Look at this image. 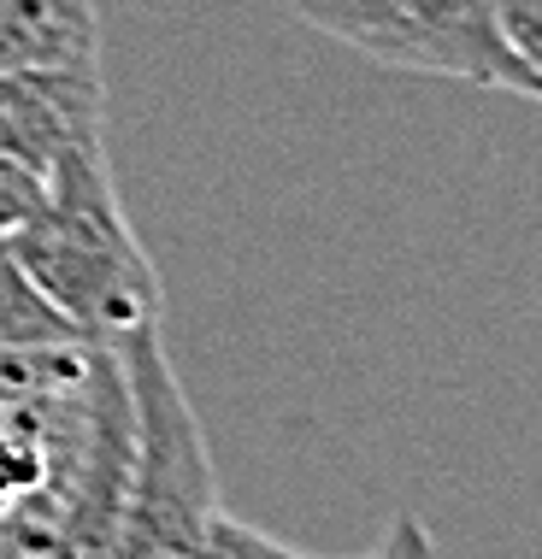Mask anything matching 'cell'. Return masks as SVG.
<instances>
[{
	"label": "cell",
	"instance_id": "8",
	"mask_svg": "<svg viewBox=\"0 0 542 559\" xmlns=\"http://www.w3.org/2000/svg\"><path fill=\"white\" fill-rule=\"evenodd\" d=\"M48 206V171L24 165L19 154H0V241Z\"/></svg>",
	"mask_w": 542,
	"mask_h": 559
},
{
	"label": "cell",
	"instance_id": "10",
	"mask_svg": "<svg viewBox=\"0 0 542 559\" xmlns=\"http://www.w3.org/2000/svg\"><path fill=\"white\" fill-rule=\"evenodd\" d=\"M372 559H443V554H436V542H431V531H425V519L401 507L396 519H389V536H384V548L372 554Z\"/></svg>",
	"mask_w": 542,
	"mask_h": 559
},
{
	"label": "cell",
	"instance_id": "3",
	"mask_svg": "<svg viewBox=\"0 0 542 559\" xmlns=\"http://www.w3.org/2000/svg\"><path fill=\"white\" fill-rule=\"evenodd\" d=\"M295 12L319 36L378 59L389 71L507 88V95L542 107V88L502 41L495 0H295Z\"/></svg>",
	"mask_w": 542,
	"mask_h": 559
},
{
	"label": "cell",
	"instance_id": "9",
	"mask_svg": "<svg viewBox=\"0 0 542 559\" xmlns=\"http://www.w3.org/2000/svg\"><path fill=\"white\" fill-rule=\"evenodd\" d=\"M495 24H502L507 53L531 71V83L542 88V0H495Z\"/></svg>",
	"mask_w": 542,
	"mask_h": 559
},
{
	"label": "cell",
	"instance_id": "2",
	"mask_svg": "<svg viewBox=\"0 0 542 559\" xmlns=\"http://www.w3.org/2000/svg\"><path fill=\"white\" fill-rule=\"evenodd\" d=\"M130 389V483H125V519H118L113 559H195L201 536L219 512V472L207 453L201 418L165 359L160 324L130 330L113 347Z\"/></svg>",
	"mask_w": 542,
	"mask_h": 559
},
{
	"label": "cell",
	"instance_id": "5",
	"mask_svg": "<svg viewBox=\"0 0 542 559\" xmlns=\"http://www.w3.org/2000/svg\"><path fill=\"white\" fill-rule=\"evenodd\" d=\"M95 0H0V71H95Z\"/></svg>",
	"mask_w": 542,
	"mask_h": 559
},
{
	"label": "cell",
	"instance_id": "4",
	"mask_svg": "<svg viewBox=\"0 0 542 559\" xmlns=\"http://www.w3.org/2000/svg\"><path fill=\"white\" fill-rule=\"evenodd\" d=\"M83 135H101V71H0V154L48 171Z\"/></svg>",
	"mask_w": 542,
	"mask_h": 559
},
{
	"label": "cell",
	"instance_id": "6",
	"mask_svg": "<svg viewBox=\"0 0 542 559\" xmlns=\"http://www.w3.org/2000/svg\"><path fill=\"white\" fill-rule=\"evenodd\" d=\"M83 336L71 319L36 289V277L12 260L0 241V354H42V347H78Z\"/></svg>",
	"mask_w": 542,
	"mask_h": 559
},
{
	"label": "cell",
	"instance_id": "7",
	"mask_svg": "<svg viewBox=\"0 0 542 559\" xmlns=\"http://www.w3.org/2000/svg\"><path fill=\"white\" fill-rule=\"evenodd\" d=\"M195 559H325V554H301L290 548V542H278V536H266V531H254V524L243 519H231V512H213V524H207V536H201V554ZM372 559V554H366Z\"/></svg>",
	"mask_w": 542,
	"mask_h": 559
},
{
	"label": "cell",
	"instance_id": "1",
	"mask_svg": "<svg viewBox=\"0 0 542 559\" xmlns=\"http://www.w3.org/2000/svg\"><path fill=\"white\" fill-rule=\"evenodd\" d=\"M7 248L95 347H118L130 330L165 319V289L118 206L107 135H83L48 165V206L19 224Z\"/></svg>",
	"mask_w": 542,
	"mask_h": 559
}]
</instances>
